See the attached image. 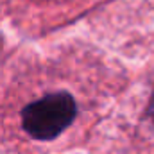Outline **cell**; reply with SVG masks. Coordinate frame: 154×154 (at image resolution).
I'll return each instance as SVG.
<instances>
[{
	"mask_svg": "<svg viewBox=\"0 0 154 154\" xmlns=\"http://www.w3.org/2000/svg\"><path fill=\"white\" fill-rule=\"evenodd\" d=\"M147 113H149V116H151V120L154 122V93H152L151 102H149V109H147Z\"/></svg>",
	"mask_w": 154,
	"mask_h": 154,
	"instance_id": "7a4b0ae2",
	"label": "cell"
},
{
	"mask_svg": "<svg viewBox=\"0 0 154 154\" xmlns=\"http://www.w3.org/2000/svg\"><path fill=\"white\" fill-rule=\"evenodd\" d=\"M20 116L22 127L31 138L50 142L74 124L77 104L68 91H54L34 102H29L22 109Z\"/></svg>",
	"mask_w": 154,
	"mask_h": 154,
	"instance_id": "6da1fadb",
	"label": "cell"
}]
</instances>
